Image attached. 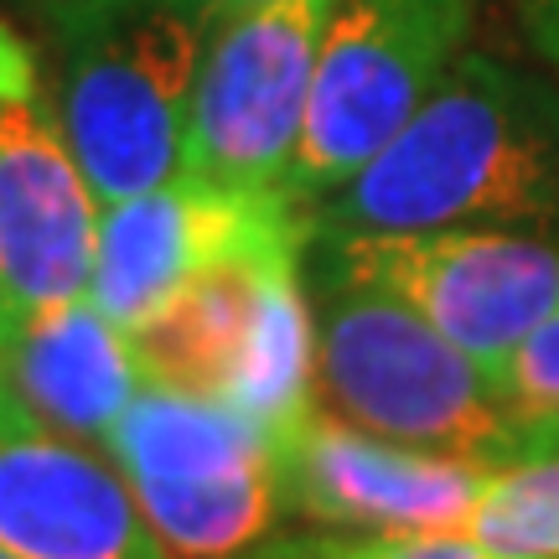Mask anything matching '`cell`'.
<instances>
[{
	"label": "cell",
	"instance_id": "cell-1",
	"mask_svg": "<svg viewBox=\"0 0 559 559\" xmlns=\"http://www.w3.org/2000/svg\"><path fill=\"white\" fill-rule=\"evenodd\" d=\"M306 223L317 239L559 223V94L466 52L415 120Z\"/></svg>",
	"mask_w": 559,
	"mask_h": 559
},
{
	"label": "cell",
	"instance_id": "cell-10",
	"mask_svg": "<svg viewBox=\"0 0 559 559\" xmlns=\"http://www.w3.org/2000/svg\"><path fill=\"white\" fill-rule=\"evenodd\" d=\"M104 202L47 88H0V296L11 317L88 296Z\"/></svg>",
	"mask_w": 559,
	"mask_h": 559
},
{
	"label": "cell",
	"instance_id": "cell-3",
	"mask_svg": "<svg viewBox=\"0 0 559 559\" xmlns=\"http://www.w3.org/2000/svg\"><path fill=\"white\" fill-rule=\"evenodd\" d=\"M311 332L317 409L368 436L492 466L559 445L555 415L519 409L487 362L440 337L404 300L321 285Z\"/></svg>",
	"mask_w": 559,
	"mask_h": 559
},
{
	"label": "cell",
	"instance_id": "cell-7",
	"mask_svg": "<svg viewBox=\"0 0 559 559\" xmlns=\"http://www.w3.org/2000/svg\"><path fill=\"white\" fill-rule=\"evenodd\" d=\"M317 270L321 285L404 300L492 373L559 306V249L502 228L342 234L321 239Z\"/></svg>",
	"mask_w": 559,
	"mask_h": 559
},
{
	"label": "cell",
	"instance_id": "cell-15",
	"mask_svg": "<svg viewBox=\"0 0 559 559\" xmlns=\"http://www.w3.org/2000/svg\"><path fill=\"white\" fill-rule=\"evenodd\" d=\"M243 559H519L508 549L481 544L466 528L436 534H347V528H311V534H270Z\"/></svg>",
	"mask_w": 559,
	"mask_h": 559
},
{
	"label": "cell",
	"instance_id": "cell-6",
	"mask_svg": "<svg viewBox=\"0 0 559 559\" xmlns=\"http://www.w3.org/2000/svg\"><path fill=\"white\" fill-rule=\"evenodd\" d=\"M300 243L306 239L223 264L166 300L130 332L145 379L228 400L275 436H290L317 409V332L300 290Z\"/></svg>",
	"mask_w": 559,
	"mask_h": 559
},
{
	"label": "cell",
	"instance_id": "cell-21",
	"mask_svg": "<svg viewBox=\"0 0 559 559\" xmlns=\"http://www.w3.org/2000/svg\"><path fill=\"white\" fill-rule=\"evenodd\" d=\"M0 559H21V555H11V549H0Z\"/></svg>",
	"mask_w": 559,
	"mask_h": 559
},
{
	"label": "cell",
	"instance_id": "cell-19",
	"mask_svg": "<svg viewBox=\"0 0 559 559\" xmlns=\"http://www.w3.org/2000/svg\"><path fill=\"white\" fill-rule=\"evenodd\" d=\"M218 11H239V5H264V0H213Z\"/></svg>",
	"mask_w": 559,
	"mask_h": 559
},
{
	"label": "cell",
	"instance_id": "cell-11",
	"mask_svg": "<svg viewBox=\"0 0 559 559\" xmlns=\"http://www.w3.org/2000/svg\"><path fill=\"white\" fill-rule=\"evenodd\" d=\"M498 477L492 461L394 445L311 409L285 436V513L347 534L466 528Z\"/></svg>",
	"mask_w": 559,
	"mask_h": 559
},
{
	"label": "cell",
	"instance_id": "cell-20",
	"mask_svg": "<svg viewBox=\"0 0 559 559\" xmlns=\"http://www.w3.org/2000/svg\"><path fill=\"white\" fill-rule=\"evenodd\" d=\"M11 326H16V317L5 311V296H0V332H11Z\"/></svg>",
	"mask_w": 559,
	"mask_h": 559
},
{
	"label": "cell",
	"instance_id": "cell-4",
	"mask_svg": "<svg viewBox=\"0 0 559 559\" xmlns=\"http://www.w3.org/2000/svg\"><path fill=\"white\" fill-rule=\"evenodd\" d=\"M109 461L177 559H243L285 513V436L177 383H140Z\"/></svg>",
	"mask_w": 559,
	"mask_h": 559
},
{
	"label": "cell",
	"instance_id": "cell-9",
	"mask_svg": "<svg viewBox=\"0 0 559 559\" xmlns=\"http://www.w3.org/2000/svg\"><path fill=\"white\" fill-rule=\"evenodd\" d=\"M306 234L311 223L285 192H243L177 171L135 198L104 202L88 300L115 326L140 332L192 280Z\"/></svg>",
	"mask_w": 559,
	"mask_h": 559
},
{
	"label": "cell",
	"instance_id": "cell-14",
	"mask_svg": "<svg viewBox=\"0 0 559 559\" xmlns=\"http://www.w3.org/2000/svg\"><path fill=\"white\" fill-rule=\"evenodd\" d=\"M466 534L519 559H559V445L498 466Z\"/></svg>",
	"mask_w": 559,
	"mask_h": 559
},
{
	"label": "cell",
	"instance_id": "cell-16",
	"mask_svg": "<svg viewBox=\"0 0 559 559\" xmlns=\"http://www.w3.org/2000/svg\"><path fill=\"white\" fill-rule=\"evenodd\" d=\"M498 379L519 409L559 419V306L513 347V358L498 368Z\"/></svg>",
	"mask_w": 559,
	"mask_h": 559
},
{
	"label": "cell",
	"instance_id": "cell-13",
	"mask_svg": "<svg viewBox=\"0 0 559 559\" xmlns=\"http://www.w3.org/2000/svg\"><path fill=\"white\" fill-rule=\"evenodd\" d=\"M5 379L41 436H62L109 456L124 409L145 383L135 342L88 296L41 306L5 332Z\"/></svg>",
	"mask_w": 559,
	"mask_h": 559
},
{
	"label": "cell",
	"instance_id": "cell-18",
	"mask_svg": "<svg viewBox=\"0 0 559 559\" xmlns=\"http://www.w3.org/2000/svg\"><path fill=\"white\" fill-rule=\"evenodd\" d=\"M0 436H41L11 394V379H5V332H0Z\"/></svg>",
	"mask_w": 559,
	"mask_h": 559
},
{
	"label": "cell",
	"instance_id": "cell-2",
	"mask_svg": "<svg viewBox=\"0 0 559 559\" xmlns=\"http://www.w3.org/2000/svg\"><path fill=\"white\" fill-rule=\"evenodd\" d=\"M213 0H37L47 104L99 202L181 171Z\"/></svg>",
	"mask_w": 559,
	"mask_h": 559
},
{
	"label": "cell",
	"instance_id": "cell-17",
	"mask_svg": "<svg viewBox=\"0 0 559 559\" xmlns=\"http://www.w3.org/2000/svg\"><path fill=\"white\" fill-rule=\"evenodd\" d=\"M523 5V26L544 58L559 68V0H519Z\"/></svg>",
	"mask_w": 559,
	"mask_h": 559
},
{
	"label": "cell",
	"instance_id": "cell-5",
	"mask_svg": "<svg viewBox=\"0 0 559 559\" xmlns=\"http://www.w3.org/2000/svg\"><path fill=\"white\" fill-rule=\"evenodd\" d=\"M477 0H337L285 198L311 213L358 177L466 58Z\"/></svg>",
	"mask_w": 559,
	"mask_h": 559
},
{
	"label": "cell",
	"instance_id": "cell-8",
	"mask_svg": "<svg viewBox=\"0 0 559 559\" xmlns=\"http://www.w3.org/2000/svg\"><path fill=\"white\" fill-rule=\"evenodd\" d=\"M332 11L337 0H264L213 16L181 171L243 192H285Z\"/></svg>",
	"mask_w": 559,
	"mask_h": 559
},
{
	"label": "cell",
	"instance_id": "cell-12",
	"mask_svg": "<svg viewBox=\"0 0 559 559\" xmlns=\"http://www.w3.org/2000/svg\"><path fill=\"white\" fill-rule=\"evenodd\" d=\"M0 549L21 559H177L120 466L62 436H0Z\"/></svg>",
	"mask_w": 559,
	"mask_h": 559
}]
</instances>
